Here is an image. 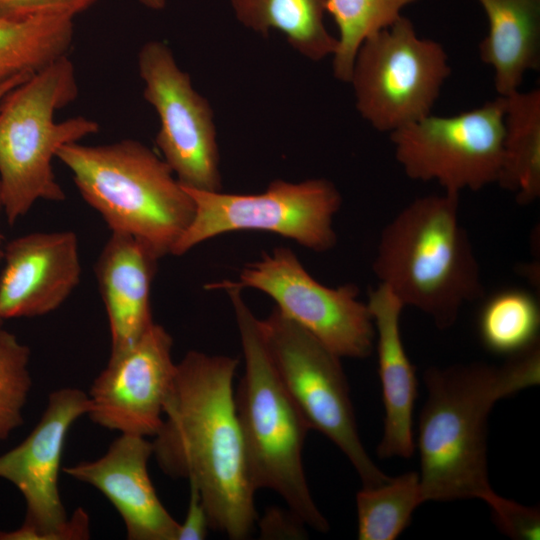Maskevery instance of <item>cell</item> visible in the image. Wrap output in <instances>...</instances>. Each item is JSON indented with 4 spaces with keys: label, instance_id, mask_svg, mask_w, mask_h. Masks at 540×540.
<instances>
[{
    "label": "cell",
    "instance_id": "obj_1",
    "mask_svg": "<svg viewBox=\"0 0 540 540\" xmlns=\"http://www.w3.org/2000/svg\"><path fill=\"white\" fill-rule=\"evenodd\" d=\"M239 359L188 351L179 363L152 441L158 466L199 491L210 529L247 539L257 521L255 492L233 381Z\"/></svg>",
    "mask_w": 540,
    "mask_h": 540
},
{
    "label": "cell",
    "instance_id": "obj_2",
    "mask_svg": "<svg viewBox=\"0 0 540 540\" xmlns=\"http://www.w3.org/2000/svg\"><path fill=\"white\" fill-rule=\"evenodd\" d=\"M419 416L417 447L424 501L481 499L496 492L487 462L488 418L496 402L540 383L538 343L503 365L430 367Z\"/></svg>",
    "mask_w": 540,
    "mask_h": 540
},
{
    "label": "cell",
    "instance_id": "obj_3",
    "mask_svg": "<svg viewBox=\"0 0 540 540\" xmlns=\"http://www.w3.org/2000/svg\"><path fill=\"white\" fill-rule=\"evenodd\" d=\"M459 197L443 191L403 207L382 229L373 262L379 283L439 329L453 326L462 307L484 292Z\"/></svg>",
    "mask_w": 540,
    "mask_h": 540
},
{
    "label": "cell",
    "instance_id": "obj_4",
    "mask_svg": "<svg viewBox=\"0 0 540 540\" xmlns=\"http://www.w3.org/2000/svg\"><path fill=\"white\" fill-rule=\"evenodd\" d=\"M206 288L226 292L239 331L245 367L235 403L253 486L275 491L305 525L325 533L329 523L312 498L303 467L310 428L275 370L260 319L232 280Z\"/></svg>",
    "mask_w": 540,
    "mask_h": 540
},
{
    "label": "cell",
    "instance_id": "obj_5",
    "mask_svg": "<svg viewBox=\"0 0 540 540\" xmlns=\"http://www.w3.org/2000/svg\"><path fill=\"white\" fill-rule=\"evenodd\" d=\"M56 158L111 232L135 237L159 258L171 254L193 219L191 196L163 158L138 140L75 142L61 147Z\"/></svg>",
    "mask_w": 540,
    "mask_h": 540
},
{
    "label": "cell",
    "instance_id": "obj_6",
    "mask_svg": "<svg viewBox=\"0 0 540 540\" xmlns=\"http://www.w3.org/2000/svg\"><path fill=\"white\" fill-rule=\"evenodd\" d=\"M79 94L75 67L64 56L11 89L0 103V182L3 213L10 226L38 200L63 201L53 171L58 150L98 133L85 116L56 121L57 111Z\"/></svg>",
    "mask_w": 540,
    "mask_h": 540
},
{
    "label": "cell",
    "instance_id": "obj_7",
    "mask_svg": "<svg viewBox=\"0 0 540 540\" xmlns=\"http://www.w3.org/2000/svg\"><path fill=\"white\" fill-rule=\"evenodd\" d=\"M184 188L195 212L171 255L182 256L202 242L236 231L274 233L315 252H326L336 245L333 221L342 196L328 179H276L259 194Z\"/></svg>",
    "mask_w": 540,
    "mask_h": 540
},
{
    "label": "cell",
    "instance_id": "obj_8",
    "mask_svg": "<svg viewBox=\"0 0 540 540\" xmlns=\"http://www.w3.org/2000/svg\"><path fill=\"white\" fill-rule=\"evenodd\" d=\"M450 74L444 47L401 16L362 42L349 83L361 117L390 133L432 114Z\"/></svg>",
    "mask_w": 540,
    "mask_h": 540
},
{
    "label": "cell",
    "instance_id": "obj_9",
    "mask_svg": "<svg viewBox=\"0 0 540 540\" xmlns=\"http://www.w3.org/2000/svg\"><path fill=\"white\" fill-rule=\"evenodd\" d=\"M260 327L275 370L310 429L332 441L356 470L362 486L389 477L370 458L359 436L341 357L276 307Z\"/></svg>",
    "mask_w": 540,
    "mask_h": 540
},
{
    "label": "cell",
    "instance_id": "obj_10",
    "mask_svg": "<svg viewBox=\"0 0 540 540\" xmlns=\"http://www.w3.org/2000/svg\"><path fill=\"white\" fill-rule=\"evenodd\" d=\"M505 98L452 116L430 114L389 133L397 162L413 180L460 194L497 183L501 171Z\"/></svg>",
    "mask_w": 540,
    "mask_h": 540
},
{
    "label": "cell",
    "instance_id": "obj_11",
    "mask_svg": "<svg viewBox=\"0 0 540 540\" xmlns=\"http://www.w3.org/2000/svg\"><path fill=\"white\" fill-rule=\"evenodd\" d=\"M89 410L88 394L65 387L49 394L39 422L17 446L0 455V478L22 494L23 524L0 531V540H84L90 537L89 516L77 508L68 517L59 493L62 452L71 426Z\"/></svg>",
    "mask_w": 540,
    "mask_h": 540
},
{
    "label": "cell",
    "instance_id": "obj_12",
    "mask_svg": "<svg viewBox=\"0 0 540 540\" xmlns=\"http://www.w3.org/2000/svg\"><path fill=\"white\" fill-rule=\"evenodd\" d=\"M137 66L143 96L159 118L155 143L163 160L182 186L221 191L217 132L208 100L194 89L190 75L162 41L144 43Z\"/></svg>",
    "mask_w": 540,
    "mask_h": 540
},
{
    "label": "cell",
    "instance_id": "obj_13",
    "mask_svg": "<svg viewBox=\"0 0 540 540\" xmlns=\"http://www.w3.org/2000/svg\"><path fill=\"white\" fill-rule=\"evenodd\" d=\"M235 285L259 290L286 317L310 332L339 357L363 359L375 343L373 320L354 284L328 287L312 277L296 254L276 247L247 263Z\"/></svg>",
    "mask_w": 540,
    "mask_h": 540
},
{
    "label": "cell",
    "instance_id": "obj_14",
    "mask_svg": "<svg viewBox=\"0 0 540 540\" xmlns=\"http://www.w3.org/2000/svg\"><path fill=\"white\" fill-rule=\"evenodd\" d=\"M173 339L155 322L129 348L111 354L89 390V419L106 429L154 437L176 363Z\"/></svg>",
    "mask_w": 540,
    "mask_h": 540
},
{
    "label": "cell",
    "instance_id": "obj_15",
    "mask_svg": "<svg viewBox=\"0 0 540 540\" xmlns=\"http://www.w3.org/2000/svg\"><path fill=\"white\" fill-rule=\"evenodd\" d=\"M0 319L55 311L78 286L79 241L73 231L33 232L4 245Z\"/></svg>",
    "mask_w": 540,
    "mask_h": 540
},
{
    "label": "cell",
    "instance_id": "obj_16",
    "mask_svg": "<svg viewBox=\"0 0 540 540\" xmlns=\"http://www.w3.org/2000/svg\"><path fill=\"white\" fill-rule=\"evenodd\" d=\"M153 455L147 437L120 434L107 452L63 472L99 490L121 516L129 540H177L179 522L160 501L148 472Z\"/></svg>",
    "mask_w": 540,
    "mask_h": 540
},
{
    "label": "cell",
    "instance_id": "obj_17",
    "mask_svg": "<svg viewBox=\"0 0 540 540\" xmlns=\"http://www.w3.org/2000/svg\"><path fill=\"white\" fill-rule=\"evenodd\" d=\"M367 305L374 324L384 405L383 435L377 454L382 459L410 458L415 449L413 409L417 380L401 337L404 306L380 283L371 290Z\"/></svg>",
    "mask_w": 540,
    "mask_h": 540
},
{
    "label": "cell",
    "instance_id": "obj_18",
    "mask_svg": "<svg viewBox=\"0 0 540 540\" xmlns=\"http://www.w3.org/2000/svg\"><path fill=\"white\" fill-rule=\"evenodd\" d=\"M160 258L133 236L111 232L95 274L111 334V354L132 346L154 323L151 287Z\"/></svg>",
    "mask_w": 540,
    "mask_h": 540
},
{
    "label": "cell",
    "instance_id": "obj_19",
    "mask_svg": "<svg viewBox=\"0 0 540 540\" xmlns=\"http://www.w3.org/2000/svg\"><path fill=\"white\" fill-rule=\"evenodd\" d=\"M488 20L479 44L481 60L493 69L494 87L505 97L540 65V0H477Z\"/></svg>",
    "mask_w": 540,
    "mask_h": 540
},
{
    "label": "cell",
    "instance_id": "obj_20",
    "mask_svg": "<svg viewBox=\"0 0 540 540\" xmlns=\"http://www.w3.org/2000/svg\"><path fill=\"white\" fill-rule=\"evenodd\" d=\"M505 98L503 156L498 184L521 205L540 196V90Z\"/></svg>",
    "mask_w": 540,
    "mask_h": 540
},
{
    "label": "cell",
    "instance_id": "obj_21",
    "mask_svg": "<svg viewBox=\"0 0 540 540\" xmlns=\"http://www.w3.org/2000/svg\"><path fill=\"white\" fill-rule=\"evenodd\" d=\"M238 21L264 36L280 31L289 45L311 61L332 56L337 38L324 24L327 0H230Z\"/></svg>",
    "mask_w": 540,
    "mask_h": 540
},
{
    "label": "cell",
    "instance_id": "obj_22",
    "mask_svg": "<svg viewBox=\"0 0 540 540\" xmlns=\"http://www.w3.org/2000/svg\"><path fill=\"white\" fill-rule=\"evenodd\" d=\"M73 38L72 19H0V84L68 56Z\"/></svg>",
    "mask_w": 540,
    "mask_h": 540
},
{
    "label": "cell",
    "instance_id": "obj_23",
    "mask_svg": "<svg viewBox=\"0 0 540 540\" xmlns=\"http://www.w3.org/2000/svg\"><path fill=\"white\" fill-rule=\"evenodd\" d=\"M423 502L418 472H406L378 485L362 486L356 495L358 539H396Z\"/></svg>",
    "mask_w": 540,
    "mask_h": 540
},
{
    "label": "cell",
    "instance_id": "obj_24",
    "mask_svg": "<svg viewBox=\"0 0 540 540\" xmlns=\"http://www.w3.org/2000/svg\"><path fill=\"white\" fill-rule=\"evenodd\" d=\"M479 335L496 354L515 355L538 343L540 309L536 298L521 289L496 293L479 316Z\"/></svg>",
    "mask_w": 540,
    "mask_h": 540
},
{
    "label": "cell",
    "instance_id": "obj_25",
    "mask_svg": "<svg viewBox=\"0 0 540 540\" xmlns=\"http://www.w3.org/2000/svg\"><path fill=\"white\" fill-rule=\"evenodd\" d=\"M419 0H327L326 12L334 19L339 36L332 55L334 77L349 83L354 59L362 42L392 25L406 6Z\"/></svg>",
    "mask_w": 540,
    "mask_h": 540
},
{
    "label": "cell",
    "instance_id": "obj_26",
    "mask_svg": "<svg viewBox=\"0 0 540 540\" xmlns=\"http://www.w3.org/2000/svg\"><path fill=\"white\" fill-rule=\"evenodd\" d=\"M31 351L15 334L0 327V441L23 422V410L32 386Z\"/></svg>",
    "mask_w": 540,
    "mask_h": 540
},
{
    "label": "cell",
    "instance_id": "obj_27",
    "mask_svg": "<svg viewBox=\"0 0 540 540\" xmlns=\"http://www.w3.org/2000/svg\"><path fill=\"white\" fill-rule=\"evenodd\" d=\"M487 505L497 527L518 540H536L540 536V511L496 494Z\"/></svg>",
    "mask_w": 540,
    "mask_h": 540
},
{
    "label": "cell",
    "instance_id": "obj_28",
    "mask_svg": "<svg viewBox=\"0 0 540 540\" xmlns=\"http://www.w3.org/2000/svg\"><path fill=\"white\" fill-rule=\"evenodd\" d=\"M97 0H0V19H72L92 7Z\"/></svg>",
    "mask_w": 540,
    "mask_h": 540
},
{
    "label": "cell",
    "instance_id": "obj_29",
    "mask_svg": "<svg viewBox=\"0 0 540 540\" xmlns=\"http://www.w3.org/2000/svg\"><path fill=\"white\" fill-rule=\"evenodd\" d=\"M259 524L262 538L300 539L306 535L303 528L305 524L289 509L283 511L278 508H271L265 513Z\"/></svg>",
    "mask_w": 540,
    "mask_h": 540
},
{
    "label": "cell",
    "instance_id": "obj_30",
    "mask_svg": "<svg viewBox=\"0 0 540 540\" xmlns=\"http://www.w3.org/2000/svg\"><path fill=\"white\" fill-rule=\"evenodd\" d=\"M189 502L186 516L179 523L177 540H202L210 529L209 519L198 489L189 484Z\"/></svg>",
    "mask_w": 540,
    "mask_h": 540
},
{
    "label": "cell",
    "instance_id": "obj_31",
    "mask_svg": "<svg viewBox=\"0 0 540 540\" xmlns=\"http://www.w3.org/2000/svg\"><path fill=\"white\" fill-rule=\"evenodd\" d=\"M29 76L31 75H20L0 84V103L11 89L26 80Z\"/></svg>",
    "mask_w": 540,
    "mask_h": 540
},
{
    "label": "cell",
    "instance_id": "obj_32",
    "mask_svg": "<svg viewBox=\"0 0 540 540\" xmlns=\"http://www.w3.org/2000/svg\"><path fill=\"white\" fill-rule=\"evenodd\" d=\"M145 7L152 10H161L166 6L167 0H138Z\"/></svg>",
    "mask_w": 540,
    "mask_h": 540
},
{
    "label": "cell",
    "instance_id": "obj_33",
    "mask_svg": "<svg viewBox=\"0 0 540 540\" xmlns=\"http://www.w3.org/2000/svg\"><path fill=\"white\" fill-rule=\"evenodd\" d=\"M4 237L0 233V264L3 261V255H4V244H3ZM4 321L0 319V327L3 326Z\"/></svg>",
    "mask_w": 540,
    "mask_h": 540
},
{
    "label": "cell",
    "instance_id": "obj_34",
    "mask_svg": "<svg viewBox=\"0 0 540 540\" xmlns=\"http://www.w3.org/2000/svg\"><path fill=\"white\" fill-rule=\"evenodd\" d=\"M3 212V202H2V189H1V182H0V214Z\"/></svg>",
    "mask_w": 540,
    "mask_h": 540
}]
</instances>
